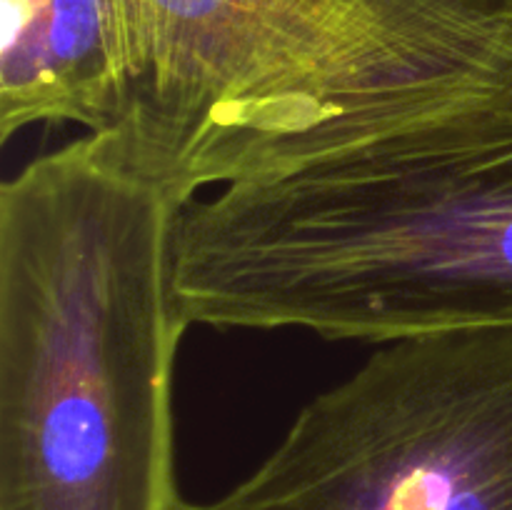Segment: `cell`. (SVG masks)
I'll list each match as a JSON object with an SVG mask.
<instances>
[{
  "instance_id": "3957f363",
  "label": "cell",
  "mask_w": 512,
  "mask_h": 510,
  "mask_svg": "<svg viewBox=\"0 0 512 510\" xmlns=\"http://www.w3.org/2000/svg\"><path fill=\"white\" fill-rule=\"evenodd\" d=\"M188 510H512V325L378 345Z\"/></svg>"
},
{
  "instance_id": "6da1fadb",
  "label": "cell",
  "mask_w": 512,
  "mask_h": 510,
  "mask_svg": "<svg viewBox=\"0 0 512 510\" xmlns=\"http://www.w3.org/2000/svg\"><path fill=\"white\" fill-rule=\"evenodd\" d=\"M173 208L90 133L0 188V510H188Z\"/></svg>"
},
{
  "instance_id": "7a4b0ae2",
  "label": "cell",
  "mask_w": 512,
  "mask_h": 510,
  "mask_svg": "<svg viewBox=\"0 0 512 510\" xmlns=\"http://www.w3.org/2000/svg\"><path fill=\"white\" fill-rule=\"evenodd\" d=\"M220 278L243 330L393 343L512 325V113L460 115L235 185Z\"/></svg>"
},
{
  "instance_id": "277c9868",
  "label": "cell",
  "mask_w": 512,
  "mask_h": 510,
  "mask_svg": "<svg viewBox=\"0 0 512 510\" xmlns=\"http://www.w3.org/2000/svg\"><path fill=\"white\" fill-rule=\"evenodd\" d=\"M48 0H0V55L18 50L33 35Z\"/></svg>"
}]
</instances>
